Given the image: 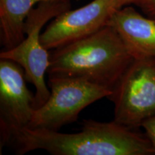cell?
I'll return each instance as SVG.
<instances>
[{"instance_id": "1", "label": "cell", "mask_w": 155, "mask_h": 155, "mask_svg": "<svg viewBox=\"0 0 155 155\" xmlns=\"http://www.w3.org/2000/svg\"><path fill=\"white\" fill-rule=\"evenodd\" d=\"M1 147L17 154L43 150L53 155H153L147 135L114 121L84 120L79 132L61 133L25 127L0 128Z\"/></svg>"}, {"instance_id": "2", "label": "cell", "mask_w": 155, "mask_h": 155, "mask_svg": "<svg viewBox=\"0 0 155 155\" xmlns=\"http://www.w3.org/2000/svg\"><path fill=\"white\" fill-rule=\"evenodd\" d=\"M134 61L110 25L86 38L52 50L48 76L82 78L112 90Z\"/></svg>"}, {"instance_id": "3", "label": "cell", "mask_w": 155, "mask_h": 155, "mask_svg": "<svg viewBox=\"0 0 155 155\" xmlns=\"http://www.w3.org/2000/svg\"><path fill=\"white\" fill-rule=\"evenodd\" d=\"M71 8V0H45L38 4L25 20L23 41L12 49L0 53V58L21 65L27 81L34 85L35 109L43 105L50 95L45 81L50 65V53L41 42V30L49 21Z\"/></svg>"}, {"instance_id": "4", "label": "cell", "mask_w": 155, "mask_h": 155, "mask_svg": "<svg viewBox=\"0 0 155 155\" xmlns=\"http://www.w3.org/2000/svg\"><path fill=\"white\" fill-rule=\"evenodd\" d=\"M50 95L43 105L35 110L30 129L59 131L78 119L82 110L108 97L111 91L82 78L49 76Z\"/></svg>"}, {"instance_id": "5", "label": "cell", "mask_w": 155, "mask_h": 155, "mask_svg": "<svg viewBox=\"0 0 155 155\" xmlns=\"http://www.w3.org/2000/svg\"><path fill=\"white\" fill-rule=\"evenodd\" d=\"M114 121L129 129L141 127L155 115V58L134 59L108 97Z\"/></svg>"}, {"instance_id": "6", "label": "cell", "mask_w": 155, "mask_h": 155, "mask_svg": "<svg viewBox=\"0 0 155 155\" xmlns=\"http://www.w3.org/2000/svg\"><path fill=\"white\" fill-rule=\"evenodd\" d=\"M125 6L123 0H93L80 8L64 12L42 32V44L52 50L86 38L108 25L112 15Z\"/></svg>"}, {"instance_id": "7", "label": "cell", "mask_w": 155, "mask_h": 155, "mask_svg": "<svg viewBox=\"0 0 155 155\" xmlns=\"http://www.w3.org/2000/svg\"><path fill=\"white\" fill-rule=\"evenodd\" d=\"M26 81L21 65L0 58V128L25 127L30 123L35 98Z\"/></svg>"}, {"instance_id": "8", "label": "cell", "mask_w": 155, "mask_h": 155, "mask_svg": "<svg viewBox=\"0 0 155 155\" xmlns=\"http://www.w3.org/2000/svg\"><path fill=\"white\" fill-rule=\"evenodd\" d=\"M108 25L115 29L134 59L155 58V19L127 5L112 15Z\"/></svg>"}, {"instance_id": "9", "label": "cell", "mask_w": 155, "mask_h": 155, "mask_svg": "<svg viewBox=\"0 0 155 155\" xmlns=\"http://www.w3.org/2000/svg\"><path fill=\"white\" fill-rule=\"evenodd\" d=\"M45 0H0V40L3 50H11L23 41L27 17Z\"/></svg>"}, {"instance_id": "10", "label": "cell", "mask_w": 155, "mask_h": 155, "mask_svg": "<svg viewBox=\"0 0 155 155\" xmlns=\"http://www.w3.org/2000/svg\"><path fill=\"white\" fill-rule=\"evenodd\" d=\"M155 150V115L143 122L141 127Z\"/></svg>"}, {"instance_id": "11", "label": "cell", "mask_w": 155, "mask_h": 155, "mask_svg": "<svg viewBox=\"0 0 155 155\" xmlns=\"http://www.w3.org/2000/svg\"><path fill=\"white\" fill-rule=\"evenodd\" d=\"M147 17L155 19V0H141L136 4Z\"/></svg>"}, {"instance_id": "12", "label": "cell", "mask_w": 155, "mask_h": 155, "mask_svg": "<svg viewBox=\"0 0 155 155\" xmlns=\"http://www.w3.org/2000/svg\"><path fill=\"white\" fill-rule=\"evenodd\" d=\"M125 5H136L137 2H140L141 0H123Z\"/></svg>"}, {"instance_id": "13", "label": "cell", "mask_w": 155, "mask_h": 155, "mask_svg": "<svg viewBox=\"0 0 155 155\" xmlns=\"http://www.w3.org/2000/svg\"></svg>"}]
</instances>
